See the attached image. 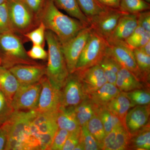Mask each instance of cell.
<instances>
[{
	"mask_svg": "<svg viewBox=\"0 0 150 150\" xmlns=\"http://www.w3.org/2000/svg\"><path fill=\"white\" fill-rule=\"evenodd\" d=\"M35 110H14L8 119V137L5 150H41L40 144L33 135L30 124Z\"/></svg>",
	"mask_w": 150,
	"mask_h": 150,
	"instance_id": "1",
	"label": "cell"
},
{
	"mask_svg": "<svg viewBox=\"0 0 150 150\" xmlns=\"http://www.w3.org/2000/svg\"><path fill=\"white\" fill-rule=\"evenodd\" d=\"M39 22L47 30L54 33L62 44L74 37L88 26L76 19L67 15L59 10L52 0H47L38 16Z\"/></svg>",
	"mask_w": 150,
	"mask_h": 150,
	"instance_id": "2",
	"label": "cell"
},
{
	"mask_svg": "<svg viewBox=\"0 0 150 150\" xmlns=\"http://www.w3.org/2000/svg\"><path fill=\"white\" fill-rule=\"evenodd\" d=\"M46 40L48 47L46 76L53 86L61 90L69 74L62 43L54 33L47 30Z\"/></svg>",
	"mask_w": 150,
	"mask_h": 150,
	"instance_id": "3",
	"label": "cell"
},
{
	"mask_svg": "<svg viewBox=\"0 0 150 150\" xmlns=\"http://www.w3.org/2000/svg\"><path fill=\"white\" fill-rule=\"evenodd\" d=\"M38 64L28 55L21 38L16 33L0 34V66L9 69L18 65Z\"/></svg>",
	"mask_w": 150,
	"mask_h": 150,
	"instance_id": "4",
	"label": "cell"
},
{
	"mask_svg": "<svg viewBox=\"0 0 150 150\" xmlns=\"http://www.w3.org/2000/svg\"><path fill=\"white\" fill-rule=\"evenodd\" d=\"M10 18L14 32L23 35L38 26L39 20L22 0H8Z\"/></svg>",
	"mask_w": 150,
	"mask_h": 150,
	"instance_id": "5",
	"label": "cell"
},
{
	"mask_svg": "<svg viewBox=\"0 0 150 150\" xmlns=\"http://www.w3.org/2000/svg\"><path fill=\"white\" fill-rule=\"evenodd\" d=\"M109 48L107 40L91 30L78 60L75 71H81L99 64Z\"/></svg>",
	"mask_w": 150,
	"mask_h": 150,
	"instance_id": "6",
	"label": "cell"
},
{
	"mask_svg": "<svg viewBox=\"0 0 150 150\" xmlns=\"http://www.w3.org/2000/svg\"><path fill=\"white\" fill-rule=\"evenodd\" d=\"M56 113L36 112L30 124L33 135L40 144L41 150H49L58 130Z\"/></svg>",
	"mask_w": 150,
	"mask_h": 150,
	"instance_id": "7",
	"label": "cell"
},
{
	"mask_svg": "<svg viewBox=\"0 0 150 150\" xmlns=\"http://www.w3.org/2000/svg\"><path fill=\"white\" fill-rule=\"evenodd\" d=\"M41 89L40 81L32 84L20 85L11 103L13 110H35L37 107Z\"/></svg>",
	"mask_w": 150,
	"mask_h": 150,
	"instance_id": "8",
	"label": "cell"
},
{
	"mask_svg": "<svg viewBox=\"0 0 150 150\" xmlns=\"http://www.w3.org/2000/svg\"><path fill=\"white\" fill-rule=\"evenodd\" d=\"M61 106L75 107L88 97L76 73L69 74L61 89Z\"/></svg>",
	"mask_w": 150,
	"mask_h": 150,
	"instance_id": "9",
	"label": "cell"
},
{
	"mask_svg": "<svg viewBox=\"0 0 150 150\" xmlns=\"http://www.w3.org/2000/svg\"><path fill=\"white\" fill-rule=\"evenodd\" d=\"M125 14L119 9L107 8L101 13L89 19V27L107 40Z\"/></svg>",
	"mask_w": 150,
	"mask_h": 150,
	"instance_id": "10",
	"label": "cell"
},
{
	"mask_svg": "<svg viewBox=\"0 0 150 150\" xmlns=\"http://www.w3.org/2000/svg\"><path fill=\"white\" fill-rule=\"evenodd\" d=\"M91 31V28L89 26L85 28L74 37L62 44V51L69 74L74 72L78 60Z\"/></svg>",
	"mask_w": 150,
	"mask_h": 150,
	"instance_id": "11",
	"label": "cell"
},
{
	"mask_svg": "<svg viewBox=\"0 0 150 150\" xmlns=\"http://www.w3.org/2000/svg\"><path fill=\"white\" fill-rule=\"evenodd\" d=\"M40 82L41 91L35 110L38 112L57 113L61 107V90L51 83L46 75Z\"/></svg>",
	"mask_w": 150,
	"mask_h": 150,
	"instance_id": "12",
	"label": "cell"
},
{
	"mask_svg": "<svg viewBox=\"0 0 150 150\" xmlns=\"http://www.w3.org/2000/svg\"><path fill=\"white\" fill-rule=\"evenodd\" d=\"M109 50L121 67L129 70L141 81L150 85L139 69L133 50L123 43L109 46Z\"/></svg>",
	"mask_w": 150,
	"mask_h": 150,
	"instance_id": "13",
	"label": "cell"
},
{
	"mask_svg": "<svg viewBox=\"0 0 150 150\" xmlns=\"http://www.w3.org/2000/svg\"><path fill=\"white\" fill-rule=\"evenodd\" d=\"M15 76L20 85L36 83L46 75V66L36 64L16 65L8 69Z\"/></svg>",
	"mask_w": 150,
	"mask_h": 150,
	"instance_id": "14",
	"label": "cell"
},
{
	"mask_svg": "<svg viewBox=\"0 0 150 150\" xmlns=\"http://www.w3.org/2000/svg\"><path fill=\"white\" fill-rule=\"evenodd\" d=\"M138 25V14L126 13L121 17L115 29L108 38L109 46L124 43Z\"/></svg>",
	"mask_w": 150,
	"mask_h": 150,
	"instance_id": "15",
	"label": "cell"
},
{
	"mask_svg": "<svg viewBox=\"0 0 150 150\" xmlns=\"http://www.w3.org/2000/svg\"><path fill=\"white\" fill-rule=\"evenodd\" d=\"M74 72L79 77L88 96L96 91L107 82L103 70L99 64Z\"/></svg>",
	"mask_w": 150,
	"mask_h": 150,
	"instance_id": "16",
	"label": "cell"
},
{
	"mask_svg": "<svg viewBox=\"0 0 150 150\" xmlns=\"http://www.w3.org/2000/svg\"><path fill=\"white\" fill-rule=\"evenodd\" d=\"M131 109L126 115L125 126L131 136L150 123V105H137Z\"/></svg>",
	"mask_w": 150,
	"mask_h": 150,
	"instance_id": "17",
	"label": "cell"
},
{
	"mask_svg": "<svg viewBox=\"0 0 150 150\" xmlns=\"http://www.w3.org/2000/svg\"><path fill=\"white\" fill-rule=\"evenodd\" d=\"M131 136L126 127L121 124L106 134L103 142L102 150H129Z\"/></svg>",
	"mask_w": 150,
	"mask_h": 150,
	"instance_id": "18",
	"label": "cell"
},
{
	"mask_svg": "<svg viewBox=\"0 0 150 150\" xmlns=\"http://www.w3.org/2000/svg\"><path fill=\"white\" fill-rule=\"evenodd\" d=\"M115 86L123 92H128L139 89H150L149 85L141 81L129 70L122 67L117 73Z\"/></svg>",
	"mask_w": 150,
	"mask_h": 150,
	"instance_id": "19",
	"label": "cell"
},
{
	"mask_svg": "<svg viewBox=\"0 0 150 150\" xmlns=\"http://www.w3.org/2000/svg\"><path fill=\"white\" fill-rule=\"evenodd\" d=\"M56 119L59 129H65L69 133L81 131V127L76 117L74 107L61 106L56 113Z\"/></svg>",
	"mask_w": 150,
	"mask_h": 150,
	"instance_id": "20",
	"label": "cell"
},
{
	"mask_svg": "<svg viewBox=\"0 0 150 150\" xmlns=\"http://www.w3.org/2000/svg\"><path fill=\"white\" fill-rule=\"evenodd\" d=\"M120 92L115 85L107 82L88 97L97 107H105Z\"/></svg>",
	"mask_w": 150,
	"mask_h": 150,
	"instance_id": "21",
	"label": "cell"
},
{
	"mask_svg": "<svg viewBox=\"0 0 150 150\" xmlns=\"http://www.w3.org/2000/svg\"><path fill=\"white\" fill-rule=\"evenodd\" d=\"M20 85L16 78L8 69L0 66V90L11 103Z\"/></svg>",
	"mask_w": 150,
	"mask_h": 150,
	"instance_id": "22",
	"label": "cell"
},
{
	"mask_svg": "<svg viewBox=\"0 0 150 150\" xmlns=\"http://www.w3.org/2000/svg\"><path fill=\"white\" fill-rule=\"evenodd\" d=\"M105 107L117 116L124 126L126 115L129 110L133 108L130 100L123 92H121L110 100Z\"/></svg>",
	"mask_w": 150,
	"mask_h": 150,
	"instance_id": "23",
	"label": "cell"
},
{
	"mask_svg": "<svg viewBox=\"0 0 150 150\" xmlns=\"http://www.w3.org/2000/svg\"><path fill=\"white\" fill-rule=\"evenodd\" d=\"M54 4L59 9L66 12L70 16L80 21L89 26V21L81 11L77 0H52Z\"/></svg>",
	"mask_w": 150,
	"mask_h": 150,
	"instance_id": "24",
	"label": "cell"
},
{
	"mask_svg": "<svg viewBox=\"0 0 150 150\" xmlns=\"http://www.w3.org/2000/svg\"><path fill=\"white\" fill-rule=\"evenodd\" d=\"M99 65L103 70L107 82L115 85L117 73L121 66L110 53L109 48Z\"/></svg>",
	"mask_w": 150,
	"mask_h": 150,
	"instance_id": "25",
	"label": "cell"
},
{
	"mask_svg": "<svg viewBox=\"0 0 150 150\" xmlns=\"http://www.w3.org/2000/svg\"><path fill=\"white\" fill-rule=\"evenodd\" d=\"M96 108L88 97L74 107L76 117L81 127L86 126L88 121L96 114Z\"/></svg>",
	"mask_w": 150,
	"mask_h": 150,
	"instance_id": "26",
	"label": "cell"
},
{
	"mask_svg": "<svg viewBox=\"0 0 150 150\" xmlns=\"http://www.w3.org/2000/svg\"><path fill=\"white\" fill-rule=\"evenodd\" d=\"M129 150H150V123L131 136Z\"/></svg>",
	"mask_w": 150,
	"mask_h": 150,
	"instance_id": "27",
	"label": "cell"
},
{
	"mask_svg": "<svg viewBox=\"0 0 150 150\" xmlns=\"http://www.w3.org/2000/svg\"><path fill=\"white\" fill-rule=\"evenodd\" d=\"M96 113L102 122L106 134H108L117 126L123 124L120 119L108 110L105 106L97 107Z\"/></svg>",
	"mask_w": 150,
	"mask_h": 150,
	"instance_id": "28",
	"label": "cell"
},
{
	"mask_svg": "<svg viewBox=\"0 0 150 150\" xmlns=\"http://www.w3.org/2000/svg\"><path fill=\"white\" fill-rule=\"evenodd\" d=\"M119 9L128 14H137L150 10V3L145 0H121Z\"/></svg>",
	"mask_w": 150,
	"mask_h": 150,
	"instance_id": "29",
	"label": "cell"
},
{
	"mask_svg": "<svg viewBox=\"0 0 150 150\" xmlns=\"http://www.w3.org/2000/svg\"><path fill=\"white\" fill-rule=\"evenodd\" d=\"M124 93L130 100L133 107L137 105H150V89H139Z\"/></svg>",
	"mask_w": 150,
	"mask_h": 150,
	"instance_id": "30",
	"label": "cell"
},
{
	"mask_svg": "<svg viewBox=\"0 0 150 150\" xmlns=\"http://www.w3.org/2000/svg\"><path fill=\"white\" fill-rule=\"evenodd\" d=\"M81 11L89 19L96 16L107 8L102 5L97 0H77Z\"/></svg>",
	"mask_w": 150,
	"mask_h": 150,
	"instance_id": "31",
	"label": "cell"
},
{
	"mask_svg": "<svg viewBox=\"0 0 150 150\" xmlns=\"http://www.w3.org/2000/svg\"><path fill=\"white\" fill-rule=\"evenodd\" d=\"M86 126L90 133L102 147L103 142L106 134L102 122L96 113L88 121Z\"/></svg>",
	"mask_w": 150,
	"mask_h": 150,
	"instance_id": "32",
	"label": "cell"
},
{
	"mask_svg": "<svg viewBox=\"0 0 150 150\" xmlns=\"http://www.w3.org/2000/svg\"><path fill=\"white\" fill-rule=\"evenodd\" d=\"M137 66L145 81L150 84V56L144 54L138 48L133 50Z\"/></svg>",
	"mask_w": 150,
	"mask_h": 150,
	"instance_id": "33",
	"label": "cell"
},
{
	"mask_svg": "<svg viewBox=\"0 0 150 150\" xmlns=\"http://www.w3.org/2000/svg\"><path fill=\"white\" fill-rule=\"evenodd\" d=\"M46 29L44 24L40 22L37 27L23 35L25 38L31 41L33 45L44 47L46 40Z\"/></svg>",
	"mask_w": 150,
	"mask_h": 150,
	"instance_id": "34",
	"label": "cell"
},
{
	"mask_svg": "<svg viewBox=\"0 0 150 150\" xmlns=\"http://www.w3.org/2000/svg\"><path fill=\"white\" fill-rule=\"evenodd\" d=\"M80 144L84 150H100L101 146L87 129L86 126L81 127Z\"/></svg>",
	"mask_w": 150,
	"mask_h": 150,
	"instance_id": "35",
	"label": "cell"
},
{
	"mask_svg": "<svg viewBox=\"0 0 150 150\" xmlns=\"http://www.w3.org/2000/svg\"><path fill=\"white\" fill-rule=\"evenodd\" d=\"M8 33L14 32L12 26L7 1L0 5V34Z\"/></svg>",
	"mask_w": 150,
	"mask_h": 150,
	"instance_id": "36",
	"label": "cell"
},
{
	"mask_svg": "<svg viewBox=\"0 0 150 150\" xmlns=\"http://www.w3.org/2000/svg\"><path fill=\"white\" fill-rule=\"evenodd\" d=\"M14 111L11 103L0 90V125L7 121Z\"/></svg>",
	"mask_w": 150,
	"mask_h": 150,
	"instance_id": "37",
	"label": "cell"
},
{
	"mask_svg": "<svg viewBox=\"0 0 150 150\" xmlns=\"http://www.w3.org/2000/svg\"><path fill=\"white\" fill-rule=\"evenodd\" d=\"M70 133L64 129H58L49 150H62Z\"/></svg>",
	"mask_w": 150,
	"mask_h": 150,
	"instance_id": "38",
	"label": "cell"
},
{
	"mask_svg": "<svg viewBox=\"0 0 150 150\" xmlns=\"http://www.w3.org/2000/svg\"><path fill=\"white\" fill-rule=\"evenodd\" d=\"M143 28L138 25L131 35L125 41L124 43L132 50L135 48L136 44L145 32Z\"/></svg>",
	"mask_w": 150,
	"mask_h": 150,
	"instance_id": "39",
	"label": "cell"
},
{
	"mask_svg": "<svg viewBox=\"0 0 150 150\" xmlns=\"http://www.w3.org/2000/svg\"><path fill=\"white\" fill-rule=\"evenodd\" d=\"M27 52L28 55L33 60H45L48 58V52L44 49V47L39 45L33 44Z\"/></svg>",
	"mask_w": 150,
	"mask_h": 150,
	"instance_id": "40",
	"label": "cell"
},
{
	"mask_svg": "<svg viewBox=\"0 0 150 150\" xmlns=\"http://www.w3.org/2000/svg\"><path fill=\"white\" fill-rule=\"evenodd\" d=\"M38 18L47 0H22Z\"/></svg>",
	"mask_w": 150,
	"mask_h": 150,
	"instance_id": "41",
	"label": "cell"
},
{
	"mask_svg": "<svg viewBox=\"0 0 150 150\" xmlns=\"http://www.w3.org/2000/svg\"><path fill=\"white\" fill-rule=\"evenodd\" d=\"M81 131L70 133L62 150H73L79 143Z\"/></svg>",
	"mask_w": 150,
	"mask_h": 150,
	"instance_id": "42",
	"label": "cell"
},
{
	"mask_svg": "<svg viewBox=\"0 0 150 150\" xmlns=\"http://www.w3.org/2000/svg\"><path fill=\"white\" fill-rule=\"evenodd\" d=\"M138 25L142 26L145 31L150 32V11L148 10L138 14Z\"/></svg>",
	"mask_w": 150,
	"mask_h": 150,
	"instance_id": "43",
	"label": "cell"
},
{
	"mask_svg": "<svg viewBox=\"0 0 150 150\" xmlns=\"http://www.w3.org/2000/svg\"><path fill=\"white\" fill-rule=\"evenodd\" d=\"M8 121L0 125V150H5L8 137Z\"/></svg>",
	"mask_w": 150,
	"mask_h": 150,
	"instance_id": "44",
	"label": "cell"
},
{
	"mask_svg": "<svg viewBox=\"0 0 150 150\" xmlns=\"http://www.w3.org/2000/svg\"><path fill=\"white\" fill-rule=\"evenodd\" d=\"M102 5L108 8L119 9L121 0H97Z\"/></svg>",
	"mask_w": 150,
	"mask_h": 150,
	"instance_id": "45",
	"label": "cell"
},
{
	"mask_svg": "<svg viewBox=\"0 0 150 150\" xmlns=\"http://www.w3.org/2000/svg\"><path fill=\"white\" fill-rule=\"evenodd\" d=\"M138 49H139L144 54L150 56V41L138 48Z\"/></svg>",
	"mask_w": 150,
	"mask_h": 150,
	"instance_id": "46",
	"label": "cell"
},
{
	"mask_svg": "<svg viewBox=\"0 0 150 150\" xmlns=\"http://www.w3.org/2000/svg\"><path fill=\"white\" fill-rule=\"evenodd\" d=\"M74 150H84V149L82 145L79 143L74 148Z\"/></svg>",
	"mask_w": 150,
	"mask_h": 150,
	"instance_id": "47",
	"label": "cell"
},
{
	"mask_svg": "<svg viewBox=\"0 0 150 150\" xmlns=\"http://www.w3.org/2000/svg\"><path fill=\"white\" fill-rule=\"evenodd\" d=\"M8 1V0H0V5L6 2L7 1Z\"/></svg>",
	"mask_w": 150,
	"mask_h": 150,
	"instance_id": "48",
	"label": "cell"
},
{
	"mask_svg": "<svg viewBox=\"0 0 150 150\" xmlns=\"http://www.w3.org/2000/svg\"><path fill=\"white\" fill-rule=\"evenodd\" d=\"M145 1H146L148 2L149 3L150 2V0H145Z\"/></svg>",
	"mask_w": 150,
	"mask_h": 150,
	"instance_id": "49",
	"label": "cell"
}]
</instances>
